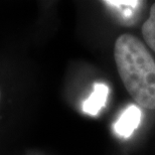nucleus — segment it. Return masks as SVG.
I'll list each match as a JSON object with an SVG mask.
<instances>
[{"label":"nucleus","instance_id":"4","mask_svg":"<svg viewBox=\"0 0 155 155\" xmlns=\"http://www.w3.org/2000/svg\"><path fill=\"white\" fill-rule=\"evenodd\" d=\"M108 95H109V87L102 83H96L92 94L83 105L84 112L91 116L98 115L106 105Z\"/></svg>","mask_w":155,"mask_h":155},{"label":"nucleus","instance_id":"5","mask_svg":"<svg viewBox=\"0 0 155 155\" xmlns=\"http://www.w3.org/2000/svg\"><path fill=\"white\" fill-rule=\"evenodd\" d=\"M142 35L147 45L155 52V3L150 8L148 19L142 25Z\"/></svg>","mask_w":155,"mask_h":155},{"label":"nucleus","instance_id":"2","mask_svg":"<svg viewBox=\"0 0 155 155\" xmlns=\"http://www.w3.org/2000/svg\"><path fill=\"white\" fill-rule=\"evenodd\" d=\"M142 112L136 105H130L115 124V131L123 138H128L141 122Z\"/></svg>","mask_w":155,"mask_h":155},{"label":"nucleus","instance_id":"3","mask_svg":"<svg viewBox=\"0 0 155 155\" xmlns=\"http://www.w3.org/2000/svg\"><path fill=\"white\" fill-rule=\"evenodd\" d=\"M108 7L114 8L118 14V17L123 21V24L131 25L135 20V14L138 9L143 4V1H135V0H107L103 1Z\"/></svg>","mask_w":155,"mask_h":155},{"label":"nucleus","instance_id":"1","mask_svg":"<svg viewBox=\"0 0 155 155\" xmlns=\"http://www.w3.org/2000/svg\"><path fill=\"white\" fill-rule=\"evenodd\" d=\"M118 73L127 92L139 106L155 110V61L137 36L120 35L114 48Z\"/></svg>","mask_w":155,"mask_h":155}]
</instances>
